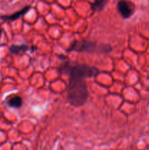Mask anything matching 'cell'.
<instances>
[{
    "label": "cell",
    "instance_id": "277c9868",
    "mask_svg": "<svg viewBox=\"0 0 149 150\" xmlns=\"http://www.w3.org/2000/svg\"><path fill=\"white\" fill-rule=\"evenodd\" d=\"M117 8L121 17L124 19H127L134 14L135 6L131 1H120L117 4Z\"/></svg>",
    "mask_w": 149,
    "mask_h": 150
},
{
    "label": "cell",
    "instance_id": "52a82bcc",
    "mask_svg": "<svg viewBox=\"0 0 149 150\" xmlns=\"http://www.w3.org/2000/svg\"><path fill=\"white\" fill-rule=\"evenodd\" d=\"M108 2L107 0H100V1H96L92 3L91 4V7L93 11H102L105 7V4Z\"/></svg>",
    "mask_w": 149,
    "mask_h": 150
},
{
    "label": "cell",
    "instance_id": "ba28073f",
    "mask_svg": "<svg viewBox=\"0 0 149 150\" xmlns=\"http://www.w3.org/2000/svg\"><path fill=\"white\" fill-rule=\"evenodd\" d=\"M29 49L27 45H13L10 47V51L13 54H17L20 52H24Z\"/></svg>",
    "mask_w": 149,
    "mask_h": 150
},
{
    "label": "cell",
    "instance_id": "7a4b0ae2",
    "mask_svg": "<svg viewBox=\"0 0 149 150\" xmlns=\"http://www.w3.org/2000/svg\"><path fill=\"white\" fill-rule=\"evenodd\" d=\"M60 71L69 76V79H84L92 78L99 74V70L88 64H80L76 62H69L61 66Z\"/></svg>",
    "mask_w": 149,
    "mask_h": 150
},
{
    "label": "cell",
    "instance_id": "9c48e42d",
    "mask_svg": "<svg viewBox=\"0 0 149 150\" xmlns=\"http://www.w3.org/2000/svg\"><path fill=\"white\" fill-rule=\"evenodd\" d=\"M1 32H2V31H1V28H0V39H1Z\"/></svg>",
    "mask_w": 149,
    "mask_h": 150
},
{
    "label": "cell",
    "instance_id": "5b68a950",
    "mask_svg": "<svg viewBox=\"0 0 149 150\" xmlns=\"http://www.w3.org/2000/svg\"><path fill=\"white\" fill-rule=\"evenodd\" d=\"M29 10H30V7H29V6H26V7H23V9L20 10L19 11L13 13V14L9 15V16H1V18L2 19V20L6 21H15L16 19H18L19 18H20L21 16H24L26 13H28V11H29Z\"/></svg>",
    "mask_w": 149,
    "mask_h": 150
},
{
    "label": "cell",
    "instance_id": "3957f363",
    "mask_svg": "<svg viewBox=\"0 0 149 150\" xmlns=\"http://www.w3.org/2000/svg\"><path fill=\"white\" fill-rule=\"evenodd\" d=\"M110 44L102 43L94 41H74L69 48V51L77 52L96 53V54H109L112 51Z\"/></svg>",
    "mask_w": 149,
    "mask_h": 150
},
{
    "label": "cell",
    "instance_id": "6da1fadb",
    "mask_svg": "<svg viewBox=\"0 0 149 150\" xmlns=\"http://www.w3.org/2000/svg\"><path fill=\"white\" fill-rule=\"evenodd\" d=\"M89 92L84 79H69L67 98L68 102L74 106L83 105L88 100Z\"/></svg>",
    "mask_w": 149,
    "mask_h": 150
},
{
    "label": "cell",
    "instance_id": "8992f818",
    "mask_svg": "<svg viewBox=\"0 0 149 150\" xmlns=\"http://www.w3.org/2000/svg\"><path fill=\"white\" fill-rule=\"evenodd\" d=\"M22 98L20 96H14L10 98L7 102V104L12 108H20L22 105Z\"/></svg>",
    "mask_w": 149,
    "mask_h": 150
}]
</instances>
